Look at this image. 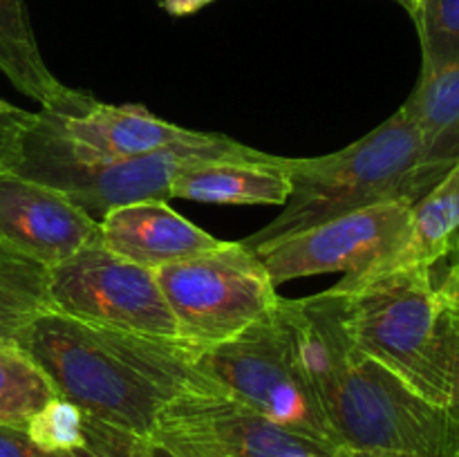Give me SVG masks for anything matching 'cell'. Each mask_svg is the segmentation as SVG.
Returning <instances> with one entry per match:
<instances>
[{
  "label": "cell",
  "mask_w": 459,
  "mask_h": 457,
  "mask_svg": "<svg viewBox=\"0 0 459 457\" xmlns=\"http://www.w3.org/2000/svg\"><path fill=\"white\" fill-rule=\"evenodd\" d=\"M56 397L85 417L126 433L151 437L160 412L182 394L220 390L195 367L200 349L76 321L61 312L40 314L18 339Z\"/></svg>",
  "instance_id": "6da1fadb"
},
{
  "label": "cell",
  "mask_w": 459,
  "mask_h": 457,
  "mask_svg": "<svg viewBox=\"0 0 459 457\" xmlns=\"http://www.w3.org/2000/svg\"><path fill=\"white\" fill-rule=\"evenodd\" d=\"M323 294L359 352L459 415V294L442 264L341 278Z\"/></svg>",
  "instance_id": "7a4b0ae2"
},
{
  "label": "cell",
  "mask_w": 459,
  "mask_h": 457,
  "mask_svg": "<svg viewBox=\"0 0 459 457\" xmlns=\"http://www.w3.org/2000/svg\"><path fill=\"white\" fill-rule=\"evenodd\" d=\"M299 303L309 375L339 446L399 457H459V415L430 403L359 352L323 291Z\"/></svg>",
  "instance_id": "3957f363"
},
{
  "label": "cell",
  "mask_w": 459,
  "mask_h": 457,
  "mask_svg": "<svg viewBox=\"0 0 459 457\" xmlns=\"http://www.w3.org/2000/svg\"><path fill=\"white\" fill-rule=\"evenodd\" d=\"M285 170L290 200L272 222L242 240L249 251L384 202L415 206L448 175L429 164L420 133L402 108L343 151L285 157Z\"/></svg>",
  "instance_id": "277c9868"
},
{
  "label": "cell",
  "mask_w": 459,
  "mask_h": 457,
  "mask_svg": "<svg viewBox=\"0 0 459 457\" xmlns=\"http://www.w3.org/2000/svg\"><path fill=\"white\" fill-rule=\"evenodd\" d=\"M278 157L224 134L195 133L186 142L161 151L108 160L70 146L45 128L34 112L3 170L63 193L94 218L134 202H169L170 182L195 166L215 161H278Z\"/></svg>",
  "instance_id": "5b68a950"
},
{
  "label": "cell",
  "mask_w": 459,
  "mask_h": 457,
  "mask_svg": "<svg viewBox=\"0 0 459 457\" xmlns=\"http://www.w3.org/2000/svg\"><path fill=\"white\" fill-rule=\"evenodd\" d=\"M195 367L273 424L339 446L305 358L299 298H281L245 332L200 349Z\"/></svg>",
  "instance_id": "8992f818"
},
{
  "label": "cell",
  "mask_w": 459,
  "mask_h": 457,
  "mask_svg": "<svg viewBox=\"0 0 459 457\" xmlns=\"http://www.w3.org/2000/svg\"><path fill=\"white\" fill-rule=\"evenodd\" d=\"M179 339L197 349L224 343L281 300L263 260L242 242L155 269Z\"/></svg>",
  "instance_id": "52a82bcc"
},
{
  "label": "cell",
  "mask_w": 459,
  "mask_h": 457,
  "mask_svg": "<svg viewBox=\"0 0 459 457\" xmlns=\"http://www.w3.org/2000/svg\"><path fill=\"white\" fill-rule=\"evenodd\" d=\"M48 294L54 312L76 321L148 339L182 341L155 272L121 258L101 242L49 267Z\"/></svg>",
  "instance_id": "ba28073f"
},
{
  "label": "cell",
  "mask_w": 459,
  "mask_h": 457,
  "mask_svg": "<svg viewBox=\"0 0 459 457\" xmlns=\"http://www.w3.org/2000/svg\"><path fill=\"white\" fill-rule=\"evenodd\" d=\"M411 204L384 202L332 218L254 254L263 260L273 285L334 272L352 280L385 269L402 254L411 236Z\"/></svg>",
  "instance_id": "9c48e42d"
},
{
  "label": "cell",
  "mask_w": 459,
  "mask_h": 457,
  "mask_svg": "<svg viewBox=\"0 0 459 457\" xmlns=\"http://www.w3.org/2000/svg\"><path fill=\"white\" fill-rule=\"evenodd\" d=\"M151 437L179 457H336L339 451L273 424L222 390H193L170 401Z\"/></svg>",
  "instance_id": "30bf717a"
},
{
  "label": "cell",
  "mask_w": 459,
  "mask_h": 457,
  "mask_svg": "<svg viewBox=\"0 0 459 457\" xmlns=\"http://www.w3.org/2000/svg\"><path fill=\"white\" fill-rule=\"evenodd\" d=\"M97 242V218L45 184L0 170V246L49 269Z\"/></svg>",
  "instance_id": "8fae6325"
},
{
  "label": "cell",
  "mask_w": 459,
  "mask_h": 457,
  "mask_svg": "<svg viewBox=\"0 0 459 457\" xmlns=\"http://www.w3.org/2000/svg\"><path fill=\"white\" fill-rule=\"evenodd\" d=\"M36 116L70 146L108 160L161 151L197 133L160 119L139 103L112 106L72 88L61 99L40 108Z\"/></svg>",
  "instance_id": "7c38bea8"
},
{
  "label": "cell",
  "mask_w": 459,
  "mask_h": 457,
  "mask_svg": "<svg viewBox=\"0 0 459 457\" xmlns=\"http://www.w3.org/2000/svg\"><path fill=\"white\" fill-rule=\"evenodd\" d=\"M101 245L146 269H160L222 245L164 200L117 206L99 218Z\"/></svg>",
  "instance_id": "4fadbf2b"
},
{
  "label": "cell",
  "mask_w": 459,
  "mask_h": 457,
  "mask_svg": "<svg viewBox=\"0 0 459 457\" xmlns=\"http://www.w3.org/2000/svg\"><path fill=\"white\" fill-rule=\"evenodd\" d=\"M291 195L285 157L278 161H215L195 166L170 182V200L204 204H278Z\"/></svg>",
  "instance_id": "5bb4252c"
},
{
  "label": "cell",
  "mask_w": 459,
  "mask_h": 457,
  "mask_svg": "<svg viewBox=\"0 0 459 457\" xmlns=\"http://www.w3.org/2000/svg\"><path fill=\"white\" fill-rule=\"evenodd\" d=\"M402 110L420 133L429 164L448 173L459 161V63L421 74Z\"/></svg>",
  "instance_id": "9a60e30c"
},
{
  "label": "cell",
  "mask_w": 459,
  "mask_h": 457,
  "mask_svg": "<svg viewBox=\"0 0 459 457\" xmlns=\"http://www.w3.org/2000/svg\"><path fill=\"white\" fill-rule=\"evenodd\" d=\"M0 72L40 108L70 90L43 61L25 0H0Z\"/></svg>",
  "instance_id": "2e32d148"
},
{
  "label": "cell",
  "mask_w": 459,
  "mask_h": 457,
  "mask_svg": "<svg viewBox=\"0 0 459 457\" xmlns=\"http://www.w3.org/2000/svg\"><path fill=\"white\" fill-rule=\"evenodd\" d=\"M459 231V161L446 177L412 206L411 236L402 254L388 267L435 263L446 255L453 236ZM385 267V269H388ZM381 272V269H379Z\"/></svg>",
  "instance_id": "e0dca14e"
},
{
  "label": "cell",
  "mask_w": 459,
  "mask_h": 457,
  "mask_svg": "<svg viewBox=\"0 0 459 457\" xmlns=\"http://www.w3.org/2000/svg\"><path fill=\"white\" fill-rule=\"evenodd\" d=\"M48 309V269L0 246V348L18 349L27 325Z\"/></svg>",
  "instance_id": "ac0fdd59"
},
{
  "label": "cell",
  "mask_w": 459,
  "mask_h": 457,
  "mask_svg": "<svg viewBox=\"0 0 459 457\" xmlns=\"http://www.w3.org/2000/svg\"><path fill=\"white\" fill-rule=\"evenodd\" d=\"M52 397V385L27 354L0 348V424L25 428Z\"/></svg>",
  "instance_id": "d6986e66"
},
{
  "label": "cell",
  "mask_w": 459,
  "mask_h": 457,
  "mask_svg": "<svg viewBox=\"0 0 459 457\" xmlns=\"http://www.w3.org/2000/svg\"><path fill=\"white\" fill-rule=\"evenodd\" d=\"M411 18L421 43V74L459 63V0H417Z\"/></svg>",
  "instance_id": "ffe728a7"
},
{
  "label": "cell",
  "mask_w": 459,
  "mask_h": 457,
  "mask_svg": "<svg viewBox=\"0 0 459 457\" xmlns=\"http://www.w3.org/2000/svg\"><path fill=\"white\" fill-rule=\"evenodd\" d=\"M85 415L81 408L67 399L54 394L25 426V433L31 442L48 453L65 455L72 448H79L85 444L83 433Z\"/></svg>",
  "instance_id": "44dd1931"
},
{
  "label": "cell",
  "mask_w": 459,
  "mask_h": 457,
  "mask_svg": "<svg viewBox=\"0 0 459 457\" xmlns=\"http://www.w3.org/2000/svg\"><path fill=\"white\" fill-rule=\"evenodd\" d=\"M31 116H34V112H27L16 106L7 108V110H0V170L7 164V157L12 155L18 137L27 128Z\"/></svg>",
  "instance_id": "7402d4cb"
},
{
  "label": "cell",
  "mask_w": 459,
  "mask_h": 457,
  "mask_svg": "<svg viewBox=\"0 0 459 457\" xmlns=\"http://www.w3.org/2000/svg\"><path fill=\"white\" fill-rule=\"evenodd\" d=\"M0 457H65L48 453L27 437L25 428L0 424Z\"/></svg>",
  "instance_id": "603a6c76"
},
{
  "label": "cell",
  "mask_w": 459,
  "mask_h": 457,
  "mask_svg": "<svg viewBox=\"0 0 459 457\" xmlns=\"http://www.w3.org/2000/svg\"><path fill=\"white\" fill-rule=\"evenodd\" d=\"M215 0H157L161 9L170 16H191V13H197L200 9L209 7Z\"/></svg>",
  "instance_id": "cb8c5ba5"
},
{
  "label": "cell",
  "mask_w": 459,
  "mask_h": 457,
  "mask_svg": "<svg viewBox=\"0 0 459 457\" xmlns=\"http://www.w3.org/2000/svg\"><path fill=\"white\" fill-rule=\"evenodd\" d=\"M439 264H442V267L446 269L448 276L453 278V282H455V287H457V294H459V231L453 236L451 246H448L446 255L439 260Z\"/></svg>",
  "instance_id": "d4e9b609"
},
{
  "label": "cell",
  "mask_w": 459,
  "mask_h": 457,
  "mask_svg": "<svg viewBox=\"0 0 459 457\" xmlns=\"http://www.w3.org/2000/svg\"><path fill=\"white\" fill-rule=\"evenodd\" d=\"M336 457H399V455H388V453H368V451H352V448L339 446Z\"/></svg>",
  "instance_id": "484cf974"
},
{
  "label": "cell",
  "mask_w": 459,
  "mask_h": 457,
  "mask_svg": "<svg viewBox=\"0 0 459 457\" xmlns=\"http://www.w3.org/2000/svg\"><path fill=\"white\" fill-rule=\"evenodd\" d=\"M65 457H108V455H103V453H99L97 448H92V446H88V444H83V446L72 448V451H67Z\"/></svg>",
  "instance_id": "4316f807"
},
{
  "label": "cell",
  "mask_w": 459,
  "mask_h": 457,
  "mask_svg": "<svg viewBox=\"0 0 459 457\" xmlns=\"http://www.w3.org/2000/svg\"><path fill=\"white\" fill-rule=\"evenodd\" d=\"M394 3L402 4V7L406 9V12L411 13V16H412V12H415V7H417V0H394Z\"/></svg>",
  "instance_id": "83f0119b"
},
{
  "label": "cell",
  "mask_w": 459,
  "mask_h": 457,
  "mask_svg": "<svg viewBox=\"0 0 459 457\" xmlns=\"http://www.w3.org/2000/svg\"><path fill=\"white\" fill-rule=\"evenodd\" d=\"M7 108H12V103H7L4 99H0V110H7Z\"/></svg>",
  "instance_id": "f1b7e54d"
}]
</instances>
